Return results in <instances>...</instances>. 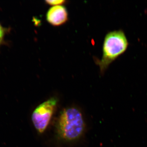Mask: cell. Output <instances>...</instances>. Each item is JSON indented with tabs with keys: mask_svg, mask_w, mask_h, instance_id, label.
Segmentation results:
<instances>
[{
	"mask_svg": "<svg viewBox=\"0 0 147 147\" xmlns=\"http://www.w3.org/2000/svg\"><path fill=\"white\" fill-rule=\"evenodd\" d=\"M4 30L1 26L0 25V44L1 43L3 40L4 36Z\"/></svg>",
	"mask_w": 147,
	"mask_h": 147,
	"instance_id": "obj_6",
	"label": "cell"
},
{
	"mask_svg": "<svg viewBox=\"0 0 147 147\" xmlns=\"http://www.w3.org/2000/svg\"><path fill=\"white\" fill-rule=\"evenodd\" d=\"M58 100L52 97L37 106L32 114V119L35 128L38 133L41 134L46 130L49 125Z\"/></svg>",
	"mask_w": 147,
	"mask_h": 147,
	"instance_id": "obj_3",
	"label": "cell"
},
{
	"mask_svg": "<svg viewBox=\"0 0 147 147\" xmlns=\"http://www.w3.org/2000/svg\"><path fill=\"white\" fill-rule=\"evenodd\" d=\"M68 13L63 5L53 6L47 11L46 19L49 24L57 27L65 24L68 20Z\"/></svg>",
	"mask_w": 147,
	"mask_h": 147,
	"instance_id": "obj_4",
	"label": "cell"
},
{
	"mask_svg": "<svg viewBox=\"0 0 147 147\" xmlns=\"http://www.w3.org/2000/svg\"><path fill=\"white\" fill-rule=\"evenodd\" d=\"M45 3L53 6H57L63 5L67 2V1L64 0H47L45 1Z\"/></svg>",
	"mask_w": 147,
	"mask_h": 147,
	"instance_id": "obj_5",
	"label": "cell"
},
{
	"mask_svg": "<svg viewBox=\"0 0 147 147\" xmlns=\"http://www.w3.org/2000/svg\"><path fill=\"white\" fill-rule=\"evenodd\" d=\"M85 123L82 112L76 107L64 109L60 114L57 124L58 135L67 142L78 140L84 134Z\"/></svg>",
	"mask_w": 147,
	"mask_h": 147,
	"instance_id": "obj_2",
	"label": "cell"
},
{
	"mask_svg": "<svg viewBox=\"0 0 147 147\" xmlns=\"http://www.w3.org/2000/svg\"><path fill=\"white\" fill-rule=\"evenodd\" d=\"M129 46L128 39L123 30L120 29L108 32L105 36L100 59H95V62L103 75L113 62L123 55Z\"/></svg>",
	"mask_w": 147,
	"mask_h": 147,
	"instance_id": "obj_1",
	"label": "cell"
}]
</instances>
